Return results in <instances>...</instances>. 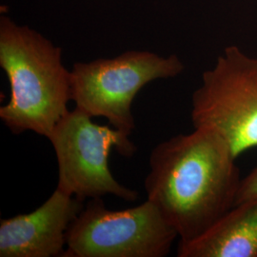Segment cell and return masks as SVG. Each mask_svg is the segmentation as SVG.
Wrapping results in <instances>:
<instances>
[{
    "mask_svg": "<svg viewBox=\"0 0 257 257\" xmlns=\"http://www.w3.org/2000/svg\"><path fill=\"white\" fill-rule=\"evenodd\" d=\"M178 234L147 199L122 211L92 198L67 230L64 257H165Z\"/></svg>",
    "mask_w": 257,
    "mask_h": 257,
    "instance_id": "8992f818",
    "label": "cell"
},
{
    "mask_svg": "<svg viewBox=\"0 0 257 257\" xmlns=\"http://www.w3.org/2000/svg\"><path fill=\"white\" fill-rule=\"evenodd\" d=\"M236 156L214 131L194 128L159 143L151 153L147 199L180 242L199 237L235 205L242 178Z\"/></svg>",
    "mask_w": 257,
    "mask_h": 257,
    "instance_id": "6da1fadb",
    "label": "cell"
},
{
    "mask_svg": "<svg viewBox=\"0 0 257 257\" xmlns=\"http://www.w3.org/2000/svg\"><path fill=\"white\" fill-rule=\"evenodd\" d=\"M257 197V166L245 177L242 178L235 205Z\"/></svg>",
    "mask_w": 257,
    "mask_h": 257,
    "instance_id": "9c48e42d",
    "label": "cell"
},
{
    "mask_svg": "<svg viewBox=\"0 0 257 257\" xmlns=\"http://www.w3.org/2000/svg\"><path fill=\"white\" fill-rule=\"evenodd\" d=\"M75 108L69 110L48 137L55 150L58 167L56 189L82 200L114 195L134 202L138 192L120 184L110 172L111 149L131 157L137 146L128 135L109 125H98Z\"/></svg>",
    "mask_w": 257,
    "mask_h": 257,
    "instance_id": "3957f363",
    "label": "cell"
},
{
    "mask_svg": "<svg viewBox=\"0 0 257 257\" xmlns=\"http://www.w3.org/2000/svg\"><path fill=\"white\" fill-rule=\"evenodd\" d=\"M184 68L176 55L164 57L146 51L76 62L71 70L72 100L89 116L105 117L131 136L136 128L132 105L138 92L152 81L176 77Z\"/></svg>",
    "mask_w": 257,
    "mask_h": 257,
    "instance_id": "277c9868",
    "label": "cell"
},
{
    "mask_svg": "<svg viewBox=\"0 0 257 257\" xmlns=\"http://www.w3.org/2000/svg\"><path fill=\"white\" fill-rule=\"evenodd\" d=\"M194 128L214 131L236 157L257 148V58L226 47L192 96Z\"/></svg>",
    "mask_w": 257,
    "mask_h": 257,
    "instance_id": "5b68a950",
    "label": "cell"
},
{
    "mask_svg": "<svg viewBox=\"0 0 257 257\" xmlns=\"http://www.w3.org/2000/svg\"><path fill=\"white\" fill-rule=\"evenodd\" d=\"M178 257H257V197L234 205L202 235L178 242Z\"/></svg>",
    "mask_w": 257,
    "mask_h": 257,
    "instance_id": "ba28073f",
    "label": "cell"
},
{
    "mask_svg": "<svg viewBox=\"0 0 257 257\" xmlns=\"http://www.w3.org/2000/svg\"><path fill=\"white\" fill-rule=\"evenodd\" d=\"M0 67L11 88L0 119L15 135L33 132L48 138L72 100L71 71L62 63L61 48L1 15Z\"/></svg>",
    "mask_w": 257,
    "mask_h": 257,
    "instance_id": "7a4b0ae2",
    "label": "cell"
},
{
    "mask_svg": "<svg viewBox=\"0 0 257 257\" xmlns=\"http://www.w3.org/2000/svg\"><path fill=\"white\" fill-rule=\"evenodd\" d=\"M84 200L55 189L37 210L0 221V257L65 255L67 230Z\"/></svg>",
    "mask_w": 257,
    "mask_h": 257,
    "instance_id": "52a82bcc",
    "label": "cell"
}]
</instances>
